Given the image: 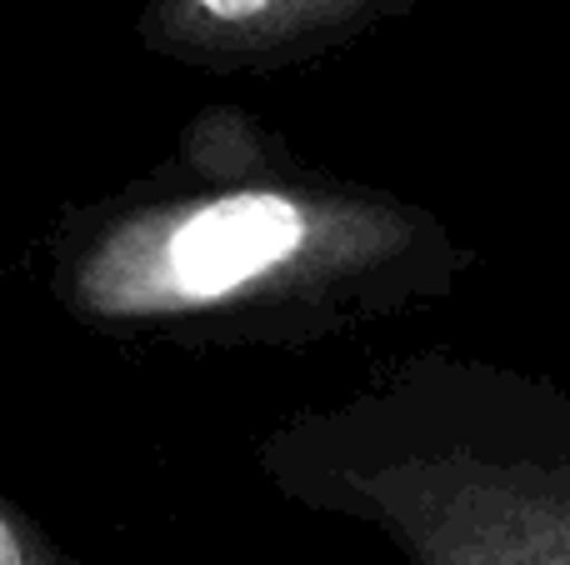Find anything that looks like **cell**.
I'll return each mask as SVG.
<instances>
[{
  "mask_svg": "<svg viewBox=\"0 0 570 565\" xmlns=\"http://www.w3.org/2000/svg\"><path fill=\"white\" fill-rule=\"evenodd\" d=\"M305 216L285 196H226L166 240V286L180 300H220L301 250Z\"/></svg>",
  "mask_w": 570,
  "mask_h": 565,
  "instance_id": "obj_1",
  "label": "cell"
},
{
  "mask_svg": "<svg viewBox=\"0 0 570 565\" xmlns=\"http://www.w3.org/2000/svg\"><path fill=\"white\" fill-rule=\"evenodd\" d=\"M196 6L216 20H250V16H261V10H271L276 0H196Z\"/></svg>",
  "mask_w": 570,
  "mask_h": 565,
  "instance_id": "obj_2",
  "label": "cell"
}]
</instances>
